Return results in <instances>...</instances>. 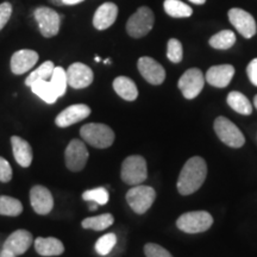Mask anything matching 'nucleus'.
<instances>
[{
  "instance_id": "obj_1",
  "label": "nucleus",
  "mask_w": 257,
  "mask_h": 257,
  "mask_svg": "<svg viewBox=\"0 0 257 257\" xmlns=\"http://www.w3.org/2000/svg\"><path fill=\"white\" fill-rule=\"evenodd\" d=\"M207 176V165L200 156L191 157L185 163L178 179V191L181 195L193 194L201 187Z\"/></svg>"
},
{
  "instance_id": "obj_2",
  "label": "nucleus",
  "mask_w": 257,
  "mask_h": 257,
  "mask_svg": "<svg viewBox=\"0 0 257 257\" xmlns=\"http://www.w3.org/2000/svg\"><path fill=\"white\" fill-rule=\"evenodd\" d=\"M80 136L86 143L98 149L110 148L114 142V133L110 126L100 123H89L80 128Z\"/></svg>"
},
{
  "instance_id": "obj_3",
  "label": "nucleus",
  "mask_w": 257,
  "mask_h": 257,
  "mask_svg": "<svg viewBox=\"0 0 257 257\" xmlns=\"http://www.w3.org/2000/svg\"><path fill=\"white\" fill-rule=\"evenodd\" d=\"M213 224V217L206 211H192L181 214L176 220L179 230L186 233H201L207 231Z\"/></svg>"
},
{
  "instance_id": "obj_4",
  "label": "nucleus",
  "mask_w": 257,
  "mask_h": 257,
  "mask_svg": "<svg viewBox=\"0 0 257 257\" xmlns=\"http://www.w3.org/2000/svg\"><path fill=\"white\" fill-rule=\"evenodd\" d=\"M120 178L126 185L137 186L143 184L148 178L147 161L140 155H131L123 161Z\"/></svg>"
},
{
  "instance_id": "obj_5",
  "label": "nucleus",
  "mask_w": 257,
  "mask_h": 257,
  "mask_svg": "<svg viewBox=\"0 0 257 257\" xmlns=\"http://www.w3.org/2000/svg\"><path fill=\"white\" fill-rule=\"evenodd\" d=\"M155 23L153 11L147 6H142L128 18L126 23V31L128 36L133 38H142L152 31Z\"/></svg>"
},
{
  "instance_id": "obj_6",
  "label": "nucleus",
  "mask_w": 257,
  "mask_h": 257,
  "mask_svg": "<svg viewBox=\"0 0 257 257\" xmlns=\"http://www.w3.org/2000/svg\"><path fill=\"white\" fill-rule=\"evenodd\" d=\"M213 127L218 138L230 148L238 149L245 143V138H244L242 131L226 117H223V115L217 117L216 120H214Z\"/></svg>"
},
{
  "instance_id": "obj_7",
  "label": "nucleus",
  "mask_w": 257,
  "mask_h": 257,
  "mask_svg": "<svg viewBox=\"0 0 257 257\" xmlns=\"http://www.w3.org/2000/svg\"><path fill=\"white\" fill-rule=\"evenodd\" d=\"M156 199L155 189L150 186L137 185L128 189L126 193V201L128 206L137 214H144L153 206Z\"/></svg>"
},
{
  "instance_id": "obj_8",
  "label": "nucleus",
  "mask_w": 257,
  "mask_h": 257,
  "mask_svg": "<svg viewBox=\"0 0 257 257\" xmlns=\"http://www.w3.org/2000/svg\"><path fill=\"white\" fill-rule=\"evenodd\" d=\"M205 85V76L200 69L191 68L179 79V88L186 99L192 100L200 94Z\"/></svg>"
},
{
  "instance_id": "obj_9",
  "label": "nucleus",
  "mask_w": 257,
  "mask_h": 257,
  "mask_svg": "<svg viewBox=\"0 0 257 257\" xmlns=\"http://www.w3.org/2000/svg\"><path fill=\"white\" fill-rule=\"evenodd\" d=\"M35 19L43 37L51 38L59 34L61 17L55 10L44 6L38 8L35 10Z\"/></svg>"
},
{
  "instance_id": "obj_10",
  "label": "nucleus",
  "mask_w": 257,
  "mask_h": 257,
  "mask_svg": "<svg viewBox=\"0 0 257 257\" xmlns=\"http://www.w3.org/2000/svg\"><path fill=\"white\" fill-rule=\"evenodd\" d=\"M67 168L72 172H80L85 168L88 161V150L85 143L80 140L70 141L64 152Z\"/></svg>"
},
{
  "instance_id": "obj_11",
  "label": "nucleus",
  "mask_w": 257,
  "mask_h": 257,
  "mask_svg": "<svg viewBox=\"0 0 257 257\" xmlns=\"http://www.w3.org/2000/svg\"><path fill=\"white\" fill-rule=\"evenodd\" d=\"M227 16H229L231 24L237 29V31L244 38H251L255 36L257 25L255 19L249 12H246L245 10L234 8L230 10Z\"/></svg>"
},
{
  "instance_id": "obj_12",
  "label": "nucleus",
  "mask_w": 257,
  "mask_h": 257,
  "mask_svg": "<svg viewBox=\"0 0 257 257\" xmlns=\"http://www.w3.org/2000/svg\"><path fill=\"white\" fill-rule=\"evenodd\" d=\"M137 67L141 75H142L148 82L152 83V85L159 86L165 81L166 70L156 60H154L153 57H141L137 62Z\"/></svg>"
},
{
  "instance_id": "obj_13",
  "label": "nucleus",
  "mask_w": 257,
  "mask_h": 257,
  "mask_svg": "<svg viewBox=\"0 0 257 257\" xmlns=\"http://www.w3.org/2000/svg\"><path fill=\"white\" fill-rule=\"evenodd\" d=\"M66 74L68 85L75 89L88 87L94 79V74H93L92 69L81 62L70 64Z\"/></svg>"
},
{
  "instance_id": "obj_14",
  "label": "nucleus",
  "mask_w": 257,
  "mask_h": 257,
  "mask_svg": "<svg viewBox=\"0 0 257 257\" xmlns=\"http://www.w3.org/2000/svg\"><path fill=\"white\" fill-rule=\"evenodd\" d=\"M31 206L37 214L50 213L54 207V198L49 189L44 186H34L30 191Z\"/></svg>"
},
{
  "instance_id": "obj_15",
  "label": "nucleus",
  "mask_w": 257,
  "mask_h": 257,
  "mask_svg": "<svg viewBox=\"0 0 257 257\" xmlns=\"http://www.w3.org/2000/svg\"><path fill=\"white\" fill-rule=\"evenodd\" d=\"M91 114V108L85 104L70 105L69 107L64 108L61 113L57 115L55 124L60 127H68L70 125L79 123Z\"/></svg>"
},
{
  "instance_id": "obj_16",
  "label": "nucleus",
  "mask_w": 257,
  "mask_h": 257,
  "mask_svg": "<svg viewBox=\"0 0 257 257\" xmlns=\"http://www.w3.org/2000/svg\"><path fill=\"white\" fill-rule=\"evenodd\" d=\"M34 242V237L27 230H16L6 238L3 249L11 251L15 255H23Z\"/></svg>"
},
{
  "instance_id": "obj_17",
  "label": "nucleus",
  "mask_w": 257,
  "mask_h": 257,
  "mask_svg": "<svg viewBox=\"0 0 257 257\" xmlns=\"http://www.w3.org/2000/svg\"><path fill=\"white\" fill-rule=\"evenodd\" d=\"M234 75V67L231 64H219L213 66L207 70L205 80L211 86L217 88H224L229 86Z\"/></svg>"
},
{
  "instance_id": "obj_18",
  "label": "nucleus",
  "mask_w": 257,
  "mask_h": 257,
  "mask_svg": "<svg viewBox=\"0 0 257 257\" xmlns=\"http://www.w3.org/2000/svg\"><path fill=\"white\" fill-rule=\"evenodd\" d=\"M38 54L35 50L22 49L16 51L11 57V70L16 75H22L30 70L38 61Z\"/></svg>"
},
{
  "instance_id": "obj_19",
  "label": "nucleus",
  "mask_w": 257,
  "mask_h": 257,
  "mask_svg": "<svg viewBox=\"0 0 257 257\" xmlns=\"http://www.w3.org/2000/svg\"><path fill=\"white\" fill-rule=\"evenodd\" d=\"M118 16V8L113 3L100 5L93 16V25L96 30H106L113 25Z\"/></svg>"
},
{
  "instance_id": "obj_20",
  "label": "nucleus",
  "mask_w": 257,
  "mask_h": 257,
  "mask_svg": "<svg viewBox=\"0 0 257 257\" xmlns=\"http://www.w3.org/2000/svg\"><path fill=\"white\" fill-rule=\"evenodd\" d=\"M11 146L12 150H14L15 160L17 161L18 165L23 167V168L30 167L32 157H34V153H32L31 146L29 144V142H27V141L19 136H12Z\"/></svg>"
},
{
  "instance_id": "obj_21",
  "label": "nucleus",
  "mask_w": 257,
  "mask_h": 257,
  "mask_svg": "<svg viewBox=\"0 0 257 257\" xmlns=\"http://www.w3.org/2000/svg\"><path fill=\"white\" fill-rule=\"evenodd\" d=\"M35 250L41 256H60L64 252V245L60 239L54 237H38L35 239Z\"/></svg>"
},
{
  "instance_id": "obj_22",
  "label": "nucleus",
  "mask_w": 257,
  "mask_h": 257,
  "mask_svg": "<svg viewBox=\"0 0 257 257\" xmlns=\"http://www.w3.org/2000/svg\"><path fill=\"white\" fill-rule=\"evenodd\" d=\"M113 89L120 98L126 101L136 100L138 96V89L136 83L127 76H118L113 81Z\"/></svg>"
},
{
  "instance_id": "obj_23",
  "label": "nucleus",
  "mask_w": 257,
  "mask_h": 257,
  "mask_svg": "<svg viewBox=\"0 0 257 257\" xmlns=\"http://www.w3.org/2000/svg\"><path fill=\"white\" fill-rule=\"evenodd\" d=\"M227 105L232 108L233 111H236L237 113L243 114V115H250L252 113V105L249 101V99L246 98L243 93L232 91L229 93L226 98Z\"/></svg>"
},
{
  "instance_id": "obj_24",
  "label": "nucleus",
  "mask_w": 257,
  "mask_h": 257,
  "mask_svg": "<svg viewBox=\"0 0 257 257\" xmlns=\"http://www.w3.org/2000/svg\"><path fill=\"white\" fill-rule=\"evenodd\" d=\"M30 87L31 91L37 96H40L42 100L46 101L47 104H54L59 98L49 80H40V81L32 83Z\"/></svg>"
},
{
  "instance_id": "obj_25",
  "label": "nucleus",
  "mask_w": 257,
  "mask_h": 257,
  "mask_svg": "<svg viewBox=\"0 0 257 257\" xmlns=\"http://www.w3.org/2000/svg\"><path fill=\"white\" fill-rule=\"evenodd\" d=\"M163 8L173 18H187L193 15V9L181 0H165Z\"/></svg>"
},
{
  "instance_id": "obj_26",
  "label": "nucleus",
  "mask_w": 257,
  "mask_h": 257,
  "mask_svg": "<svg viewBox=\"0 0 257 257\" xmlns=\"http://www.w3.org/2000/svg\"><path fill=\"white\" fill-rule=\"evenodd\" d=\"M114 218L111 213H104L100 216L95 217H89L85 218L81 221V226L83 229L87 230H94V231H104L110 227L113 224Z\"/></svg>"
},
{
  "instance_id": "obj_27",
  "label": "nucleus",
  "mask_w": 257,
  "mask_h": 257,
  "mask_svg": "<svg viewBox=\"0 0 257 257\" xmlns=\"http://www.w3.org/2000/svg\"><path fill=\"white\" fill-rule=\"evenodd\" d=\"M210 46L218 50H226L236 43V35L231 30H223L213 35L208 41Z\"/></svg>"
},
{
  "instance_id": "obj_28",
  "label": "nucleus",
  "mask_w": 257,
  "mask_h": 257,
  "mask_svg": "<svg viewBox=\"0 0 257 257\" xmlns=\"http://www.w3.org/2000/svg\"><path fill=\"white\" fill-rule=\"evenodd\" d=\"M23 212V205L18 199L8 195L0 197V214L8 217H17Z\"/></svg>"
},
{
  "instance_id": "obj_29",
  "label": "nucleus",
  "mask_w": 257,
  "mask_h": 257,
  "mask_svg": "<svg viewBox=\"0 0 257 257\" xmlns=\"http://www.w3.org/2000/svg\"><path fill=\"white\" fill-rule=\"evenodd\" d=\"M54 69H55V64L51 62V61H47V62L42 63L36 70H34L28 76L27 80H25V85L30 87L32 83L40 81V80H50Z\"/></svg>"
},
{
  "instance_id": "obj_30",
  "label": "nucleus",
  "mask_w": 257,
  "mask_h": 257,
  "mask_svg": "<svg viewBox=\"0 0 257 257\" xmlns=\"http://www.w3.org/2000/svg\"><path fill=\"white\" fill-rule=\"evenodd\" d=\"M49 81L59 98L66 94L68 81H67L66 70H64L62 67H55V69H54L53 75H51Z\"/></svg>"
},
{
  "instance_id": "obj_31",
  "label": "nucleus",
  "mask_w": 257,
  "mask_h": 257,
  "mask_svg": "<svg viewBox=\"0 0 257 257\" xmlns=\"http://www.w3.org/2000/svg\"><path fill=\"white\" fill-rule=\"evenodd\" d=\"M117 244V236L114 233H106L104 236H101L100 238L96 240L95 243V251L98 255L100 256H107Z\"/></svg>"
},
{
  "instance_id": "obj_32",
  "label": "nucleus",
  "mask_w": 257,
  "mask_h": 257,
  "mask_svg": "<svg viewBox=\"0 0 257 257\" xmlns=\"http://www.w3.org/2000/svg\"><path fill=\"white\" fill-rule=\"evenodd\" d=\"M82 199L87 202H96L98 205H106L110 199L107 189L105 187H96L82 193Z\"/></svg>"
},
{
  "instance_id": "obj_33",
  "label": "nucleus",
  "mask_w": 257,
  "mask_h": 257,
  "mask_svg": "<svg viewBox=\"0 0 257 257\" xmlns=\"http://www.w3.org/2000/svg\"><path fill=\"white\" fill-rule=\"evenodd\" d=\"M184 56V50H182L181 42L176 38H170L167 44V57L170 62L180 63Z\"/></svg>"
},
{
  "instance_id": "obj_34",
  "label": "nucleus",
  "mask_w": 257,
  "mask_h": 257,
  "mask_svg": "<svg viewBox=\"0 0 257 257\" xmlns=\"http://www.w3.org/2000/svg\"><path fill=\"white\" fill-rule=\"evenodd\" d=\"M144 253L147 257H173L168 250L155 243H148L144 245Z\"/></svg>"
},
{
  "instance_id": "obj_35",
  "label": "nucleus",
  "mask_w": 257,
  "mask_h": 257,
  "mask_svg": "<svg viewBox=\"0 0 257 257\" xmlns=\"http://www.w3.org/2000/svg\"><path fill=\"white\" fill-rule=\"evenodd\" d=\"M12 179V168L4 157H0V182H10Z\"/></svg>"
},
{
  "instance_id": "obj_36",
  "label": "nucleus",
  "mask_w": 257,
  "mask_h": 257,
  "mask_svg": "<svg viewBox=\"0 0 257 257\" xmlns=\"http://www.w3.org/2000/svg\"><path fill=\"white\" fill-rule=\"evenodd\" d=\"M12 15V5L10 3H3L0 4V31L4 29V27L8 24L9 19L11 18Z\"/></svg>"
},
{
  "instance_id": "obj_37",
  "label": "nucleus",
  "mask_w": 257,
  "mask_h": 257,
  "mask_svg": "<svg viewBox=\"0 0 257 257\" xmlns=\"http://www.w3.org/2000/svg\"><path fill=\"white\" fill-rule=\"evenodd\" d=\"M246 74H248V78L250 82L253 86H257V59L251 60V62L246 67Z\"/></svg>"
},
{
  "instance_id": "obj_38",
  "label": "nucleus",
  "mask_w": 257,
  "mask_h": 257,
  "mask_svg": "<svg viewBox=\"0 0 257 257\" xmlns=\"http://www.w3.org/2000/svg\"><path fill=\"white\" fill-rule=\"evenodd\" d=\"M0 257H17V255L12 253L11 251H8V250L3 249L2 252H0Z\"/></svg>"
},
{
  "instance_id": "obj_39",
  "label": "nucleus",
  "mask_w": 257,
  "mask_h": 257,
  "mask_svg": "<svg viewBox=\"0 0 257 257\" xmlns=\"http://www.w3.org/2000/svg\"><path fill=\"white\" fill-rule=\"evenodd\" d=\"M63 4L66 5H75V4H80V3H82L83 0H62Z\"/></svg>"
},
{
  "instance_id": "obj_40",
  "label": "nucleus",
  "mask_w": 257,
  "mask_h": 257,
  "mask_svg": "<svg viewBox=\"0 0 257 257\" xmlns=\"http://www.w3.org/2000/svg\"><path fill=\"white\" fill-rule=\"evenodd\" d=\"M88 204H89V210H91V211L96 210V208H98V206H99L96 202H88Z\"/></svg>"
},
{
  "instance_id": "obj_41",
  "label": "nucleus",
  "mask_w": 257,
  "mask_h": 257,
  "mask_svg": "<svg viewBox=\"0 0 257 257\" xmlns=\"http://www.w3.org/2000/svg\"><path fill=\"white\" fill-rule=\"evenodd\" d=\"M189 2L193 3V4H197V5H202L206 3V0H189Z\"/></svg>"
},
{
  "instance_id": "obj_42",
  "label": "nucleus",
  "mask_w": 257,
  "mask_h": 257,
  "mask_svg": "<svg viewBox=\"0 0 257 257\" xmlns=\"http://www.w3.org/2000/svg\"><path fill=\"white\" fill-rule=\"evenodd\" d=\"M50 2L55 5H63L62 0H50Z\"/></svg>"
},
{
  "instance_id": "obj_43",
  "label": "nucleus",
  "mask_w": 257,
  "mask_h": 257,
  "mask_svg": "<svg viewBox=\"0 0 257 257\" xmlns=\"http://www.w3.org/2000/svg\"><path fill=\"white\" fill-rule=\"evenodd\" d=\"M253 105H255V107L257 108V94L255 95V98H253Z\"/></svg>"
},
{
  "instance_id": "obj_44",
  "label": "nucleus",
  "mask_w": 257,
  "mask_h": 257,
  "mask_svg": "<svg viewBox=\"0 0 257 257\" xmlns=\"http://www.w3.org/2000/svg\"><path fill=\"white\" fill-rule=\"evenodd\" d=\"M95 61H96V62H100V57L95 56Z\"/></svg>"
},
{
  "instance_id": "obj_45",
  "label": "nucleus",
  "mask_w": 257,
  "mask_h": 257,
  "mask_svg": "<svg viewBox=\"0 0 257 257\" xmlns=\"http://www.w3.org/2000/svg\"><path fill=\"white\" fill-rule=\"evenodd\" d=\"M104 62H105V63H106V64H110V63H111V61H110V60H108V59H107V60H105V61H104Z\"/></svg>"
}]
</instances>
